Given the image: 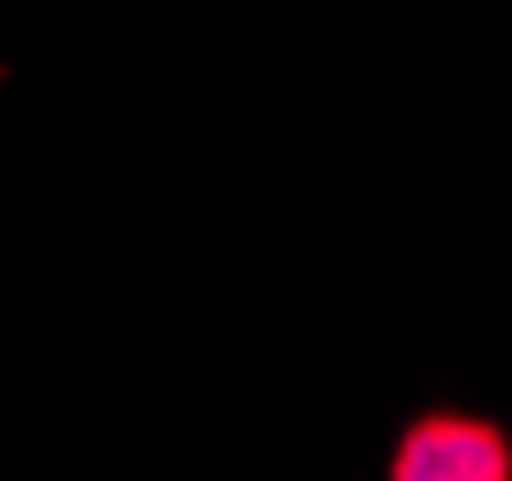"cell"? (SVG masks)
<instances>
[{
	"mask_svg": "<svg viewBox=\"0 0 512 481\" xmlns=\"http://www.w3.org/2000/svg\"><path fill=\"white\" fill-rule=\"evenodd\" d=\"M451 459H474L482 474H497V443H482V436H421V451H413V474H451Z\"/></svg>",
	"mask_w": 512,
	"mask_h": 481,
	"instance_id": "6da1fadb",
	"label": "cell"
}]
</instances>
